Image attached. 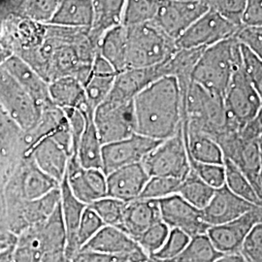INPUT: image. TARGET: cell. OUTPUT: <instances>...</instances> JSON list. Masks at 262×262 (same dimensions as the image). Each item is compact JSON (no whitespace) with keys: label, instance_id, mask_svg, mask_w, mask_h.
I'll return each mask as SVG.
<instances>
[{"label":"cell","instance_id":"cell-27","mask_svg":"<svg viewBox=\"0 0 262 262\" xmlns=\"http://www.w3.org/2000/svg\"><path fill=\"white\" fill-rule=\"evenodd\" d=\"M126 0H93L94 24L90 29V35L97 44L104 33L122 25V13Z\"/></svg>","mask_w":262,"mask_h":262},{"label":"cell","instance_id":"cell-1","mask_svg":"<svg viewBox=\"0 0 262 262\" xmlns=\"http://www.w3.org/2000/svg\"><path fill=\"white\" fill-rule=\"evenodd\" d=\"M135 133L154 140L174 136L183 125V97L175 77H162L133 99Z\"/></svg>","mask_w":262,"mask_h":262},{"label":"cell","instance_id":"cell-3","mask_svg":"<svg viewBox=\"0 0 262 262\" xmlns=\"http://www.w3.org/2000/svg\"><path fill=\"white\" fill-rule=\"evenodd\" d=\"M241 64L239 44L230 38L202 51L191 81L212 94L224 97L236 68Z\"/></svg>","mask_w":262,"mask_h":262},{"label":"cell","instance_id":"cell-25","mask_svg":"<svg viewBox=\"0 0 262 262\" xmlns=\"http://www.w3.org/2000/svg\"><path fill=\"white\" fill-rule=\"evenodd\" d=\"M9 75L23 88V90L42 108H47L53 103L50 100L48 83L27 63L17 57L7 61Z\"/></svg>","mask_w":262,"mask_h":262},{"label":"cell","instance_id":"cell-5","mask_svg":"<svg viewBox=\"0 0 262 262\" xmlns=\"http://www.w3.org/2000/svg\"><path fill=\"white\" fill-rule=\"evenodd\" d=\"M125 70L160 64L178 49L175 40L166 35L152 21L125 27Z\"/></svg>","mask_w":262,"mask_h":262},{"label":"cell","instance_id":"cell-46","mask_svg":"<svg viewBox=\"0 0 262 262\" xmlns=\"http://www.w3.org/2000/svg\"><path fill=\"white\" fill-rule=\"evenodd\" d=\"M188 158V157H187ZM190 169L199 178L214 188H219L225 185V168L223 165L208 164L188 159Z\"/></svg>","mask_w":262,"mask_h":262},{"label":"cell","instance_id":"cell-48","mask_svg":"<svg viewBox=\"0 0 262 262\" xmlns=\"http://www.w3.org/2000/svg\"><path fill=\"white\" fill-rule=\"evenodd\" d=\"M233 38L239 45L250 49L262 57V28L260 26L241 25Z\"/></svg>","mask_w":262,"mask_h":262},{"label":"cell","instance_id":"cell-29","mask_svg":"<svg viewBox=\"0 0 262 262\" xmlns=\"http://www.w3.org/2000/svg\"><path fill=\"white\" fill-rule=\"evenodd\" d=\"M126 29L122 25L107 30L97 43V52L117 73L125 70Z\"/></svg>","mask_w":262,"mask_h":262},{"label":"cell","instance_id":"cell-31","mask_svg":"<svg viewBox=\"0 0 262 262\" xmlns=\"http://www.w3.org/2000/svg\"><path fill=\"white\" fill-rule=\"evenodd\" d=\"M222 255L207 234H200L191 237L178 256L164 262H215Z\"/></svg>","mask_w":262,"mask_h":262},{"label":"cell","instance_id":"cell-44","mask_svg":"<svg viewBox=\"0 0 262 262\" xmlns=\"http://www.w3.org/2000/svg\"><path fill=\"white\" fill-rule=\"evenodd\" d=\"M208 10L215 12L235 24L242 25L246 0H202Z\"/></svg>","mask_w":262,"mask_h":262},{"label":"cell","instance_id":"cell-24","mask_svg":"<svg viewBox=\"0 0 262 262\" xmlns=\"http://www.w3.org/2000/svg\"><path fill=\"white\" fill-rule=\"evenodd\" d=\"M94 18L93 0H59L49 25L62 28L91 29Z\"/></svg>","mask_w":262,"mask_h":262},{"label":"cell","instance_id":"cell-39","mask_svg":"<svg viewBox=\"0 0 262 262\" xmlns=\"http://www.w3.org/2000/svg\"><path fill=\"white\" fill-rule=\"evenodd\" d=\"M189 240L190 237L183 231L171 228L162 247L157 253L150 255V259L157 261H170L183 252Z\"/></svg>","mask_w":262,"mask_h":262},{"label":"cell","instance_id":"cell-21","mask_svg":"<svg viewBox=\"0 0 262 262\" xmlns=\"http://www.w3.org/2000/svg\"><path fill=\"white\" fill-rule=\"evenodd\" d=\"M59 192H60L59 206H60V212H61V216H62L66 233L64 253H66V258L68 260H71L76 253L80 251L77 244V231H78L81 216L83 215V212L86 205L82 203L81 201H79L73 195V193L71 192L70 188L67 185L66 177L59 184Z\"/></svg>","mask_w":262,"mask_h":262},{"label":"cell","instance_id":"cell-10","mask_svg":"<svg viewBox=\"0 0 262 262\" xmlns=\"http://www.w3.org/2000/svg\"><path fill=\"white\" fill-rule=\"evenodd\" d=\"M207 10L202 0H159L152 23L176 41Z\"/></svg>","mask_w":262,"mask_h":262},{"label":"cell","instance_id":"cell-12","mask_svg":"<svg viewBox=\"0 0 262 262\" xmlns=\"http://www.w3.org/2000/svg\"><path fill=\"white\" fill-rule=\"evenodd\" d=\"M161 222L169 228H176L190 238L206 234L209 226L205 224L202 210L187 202L177 193L158 200Z\"/></svg>","mask_w":262,"mask_h":262},{"label":"cell","instance_id":"cell-11","mask_svg":"<svg viewBox=\"0 0 262 262\" xmlns=\"http://www.w3.org/2000/svg\"><path fill=\"white\" fill-rule=\"evenodd\" d=\"M161 141L154 140L140 134L102 146V172L106 175L117 169L141 163Z\"/></svg>","mask_w":262,"mask_h":262},{"label":"cell","instance_id":"cell-17","mask_svg":"<svg viewBox=\"0 0 262 262\" xmlns=\"http://www.w3.org/2000/svg\"><path fill=\"white\" fill-rule=\"evenodd\" d=\"M255 206L231 192L227 187L215 188L214 195L202 209V216L209 227L224 225L250 212Z\"/></svg>","mask_w":262,"mask_h":262},{"label":"cell","instance_id":"cell-18","mask_svg":"<svg viewBox=\"0 0 262 262\" xmlns=\"http://www.w3.org/2000/svg\"><path fill=\"white\" fill-rule=\"evenodd\" d=\"M150 176L142 163L117 169L106 175V196L125 203L137 199Z\"/></svg>","mask_w":262,"mask_h":262},{"label":"cell","instance_id":"cell-13","mask_svg":"<svg viewBox=\"0 0 262 262\" xmlns=\"http://www.w3.org/2000/svg\"><path fill=\"white\" fill-rule=\"evenodd\" d=\"M261 222L262 207H255L229 223L210 226L206 234L220 253H237L240 252L245 238L253 226Z\"/></svg>","mask_w":262,"mask_h":262},{"label":"cell","instance_id":"cell-32","mask_svg":"<svg viewBox=\"0 0 262 262\" xmlns=\"http://www.w3.org/2000/svg\"><path fill=\"white\" fill-rule=\"evenodd\" d=\"M224 168L225 185L227 188L237 196L243 198L244 200L255 206L262 207V198L257 195L256 191L242 171L232 161L227 159H224Z\"/></svg>","mask_w":262,"mask_h":262},{"label":"cell","instance_id":"cell-22","mask_svg":"<svg viewBox=\"0 0 262 262\" xmlns=\"http://www.w3.org/2000/svg\"><path fill=\"white\" fill-rule=\"evenodd\" d=\"M80 251L128 254L143 251L135 240L117 227L105 225Z\"/></svg>","mask_w":262,"mask_h":262},{"label":"cell","instance_id":"cell-28","mask_svg":"<svg viewBox=\"0 0 262 262\" xmlns=\"http://www.w3.org/2000/svg\"><path fill=\"white\" fill-rule=\"evenodd\" d=\"M94 114L86 117L84 132L80 138L75 156L80 165L86 169L102 168V144L94 126Z\"/></svg>","mask_w":262,"mask_h":262},{"label":"cell","instance_id":"cell-33","mask_svg":"<svg viewBox=\"0 0 262 262\" xmlns=\"http://www.w3.org/2000/svg\"><path fill=\"white\" fill-rule=\"evenodd\" d=\"M159 4V0H126L122 13V26L134 27L154 21Z\"/></svg>","mask_w":262,"mask_h":262},{"label":"cell","instance_id":"cell-9","mask_svg":"<svg viewBox=\"0 0 262 262\" xmlns=\"http://www.w3.org/2000/svg\"><path fill=\"white\" fill-rule=\"evenodd\" d=\"M93 120L102 145L125 139L135 133L133 101L127 103L103 101L95 108Z\"/></svg>","mask_w":262,"mask_h":262},{"label":"cell","instance_id":"cell-14","mask_svg":"<svg viewBox=\"0 0 262 262\" xmlns=\"http://www.w3.org/2000/svg\"><path fill=\"white\" fill-rule=\"evenodd\" d=\"M64 177L73 195L86 206L106 196V176L102 170L82 167L74 155L69 158Z\"/></svg>","mask_w":262,"mask_h":262},{"label":"cell","instance_id":"cell-50","mask_svg":"<svg viewBox=\"0 0 262 262\" xmlns=\"http://www.w3.org/2000/svg\"><path fill=\"white\" fill-rule=\"evenodd\" d=\"M262 0H246L242 25L262 26Z\"/></svg>","mask_w":262,"mask_h":262},{"label":"cell","instance_id":"cell-15","mask_svg":"<svg viewBox=\"0 0 262 262\" xmlns=\"http://www.w3.org/2000/svg\"><path fill=\"white\" fill-rule=\"evenodd\" d=\"M0 84L2 96L13 118L28 129L38 125L45 108L38 105L9 74L1 76Z\"/></svg>","mask_w":262,"mask_h":262},{"label":"cell","instance_id":"cell-34","mask_svg":"<svg viewBox=\"0 0 262 262\" xmlns=\"http://www.w3.org/2000/svg\"><path fill=\"white\" fill-rule=\"evenodd\" d=\"M43 253L36 228L31 225L14 244L12 262H39Z\"/></svg>","mask_w":262,"mask_h":262},{"label":"cell","instance_id":"cell-55","mask_svg":"<svg viewBox=\"0 0 262 262\" xmlns=\"http://www.w3.org/2000/svg\"><path fill=\"white\" fill-rule=\"evenodd\" d=\"M148 262H164V261H157V260H152V259H149Z\"/></svg>","mask_w":262,"mask_h":262},{"label":"cell","instance_id":"cell-4","mask_svg":"<svg viewBox=\"0 0 262 262\" xmlns=\"http://www.w3.org/2000/svg\"><path fill=\"white\" fill-rule=\"evenodd\" d=\"M183 97V123L187 131L202 133L214 140L227 128L224 97L193 83Z\"/></svg>","mask_w":262,"mask_h":262},{"label":"cell","instance_id":"cell-8","mask_svg":"<svg viewBox=\"0 0 262 262\" xmlns=\"http://www.w3.org/2000/svg\"><path fill=\"white\" fill-rule=\"evenodd\" d=\"M241 25L207 10L175 41L178 49H206L233 38Z\"/></svg>","mask_w":262,"mask_h":262},{"label":"cell","instance_id":"cell-42","mask_svg":"<svg viewBox=\"0 0 262 262\" xmlns=\"http://www.w3.org/2000/svg\"><path fill=\"white\" fill-rule=\"evenodd\" d=\"M149 256L143 251L128 254H110L90 251H79L71 262H148Z\"/></svg>","mask_w":262,"mask_h":262},{"label":"cell","instance_id":"cell-51","mask_svg":"<svg viewBox=\"0 0 262 262\" xmlns=\"http://www.w3.org/2000/svg\"><path fill=\"white\" fill-rule=\"evenodd\" d=\"M66 258L64 252H54V253H45L41 256L39 262H69Z\"/></svg>","mask_w":262,"mask_h":262},{"label":"cell","instance_id":"cell-45","mask_svg":"<svg viewBox=\"0 0 262 262\" xmlns=\"http://www.w3.org/2000/svg\"><path fill=\"white\" fill-rule=\"evenodd\" d=\"M103 226H105L103 222L94 210L89 206L85 207L77 231V244L79 250H81L84 244L88 243Z\"/></svg>","mask_w":262,"mask_h":262},{"label":"cell","instance_id":"cell-16","mask_svg":"<svg viewBox=\"0 0 262 262\" xmlns=\"http://www.w3.org/2000/svg\"><path fill=\"white\" fill-rule=\"evenodd\" d=\"M165 77L162 63L149 68L128 69L116 75L111 92L104 101L111 103H127L159 78Z\"/></svg>","mask_w":262,"mask_h":262},{"label":"cell","instance_id":"cell-36","mask_svg":"<svg viewBox=\"0 0 262 262\" xmlns=\"http://www.w3.org/2000/svg\"><path fill=\"white\" fill-rule=\"evenodd\" d=\"M59 187V184L42 172L33 163L29 168L24 182V190L26 197L31 200H35L46 195L50 191Z\"/></svg>","mask_w":262,"mask_h":262},{"label":"cell","instance_id":"cell-53","mask_svg":"<svg viewBox=\"0 0 262 262\" xmlns=\"http://www.w3.org/2000/svg\"><path fill=\"white\" fill-rule=\"evenodd\" d=\"M14 245L6 248L0 252V262H12V253H13Z\"/></svg>","mask_w":262,"mask_h":262},{"label":"cell","instance_id":"cell-30","mask_svg":"<svg viewBox=\"0 0 262 262\" xmlns=\"http://www.w3.org/2000/svg\"><path fill=\"white\" fill-rule=\"evenodd\" d=\"M215 188L209 186L190 169L187 176L181 181L177 194L184 198L189 204L202 210L206 207Z\"/></svg>","mask_w":262,"mask_h":262},{"label":"cell","instance_id":"cell-47","mask_svg":"<svg viewBox=\"0 0 262 262\" xmlns=\"http://www.w3.org/2000/svg\"><path fill=\"white\" fill-rule=\"evenodd\" d=\"M239 253L247 262H262V225H254L245 238Z\"/></svg>","mask_w":262,"mask_h":262},{"label":"cell","instance_id":"cell-19","mask_svg":"<svg viewBox=\"0 0 262 262\" xmlns=\"http://www.w3.org/2000/svg\"><path fill=\"white\" fill-rule=\"evenodd\" d=\"M32 155L38 168L60 184L66 176L71 154L53 137L52 133L37 141Z\"/></svg>","mask_w":262,"mask_h":262},{"label":"cell","instance_id":"cell-2","mask_svg":"<svg viewBox=\"0 0 262 262\" xmlns=\"http://www.w3.org/2000/svg\"><path fill=\"white\" fill-rule=\"evenodd\" d=\"M262 112L241 130H226L215 142L224 158L232 161L249 180L257 195L262 198Z\"/></svg>","mask_w":262,"mask_h":262},{"label":"cell","instance_id":"cell-26","mask_svg":"<svg viewBox=\"0 0 262 262\" xmlns=\"http://www.w3.org/2000/svg\"><path fill=\"white\" fill-rule=\"evenodd\" d=\"M183 134L188 159L208 164H224L223 151L213 138L202 133L187 131L184 123Z\"/></svg>","mask_w":262,"mask_h":262},{"label":"cell","instance_id":"cell-23","mask_svg":"<svg viewBox=\"0 0 262 262\" xmlns=\"http://www.w3.org/2000/svg\"><path fill=\"white\" fill-rule=\"evenodd\" d=\"M50 100L57 108L79 109L83 112H94L88 105L84 85L77 79L66 76L48 84Z\"/></svg>","mask_w":262,"mask_h":262},{"label":"cell","instance_id":"cell-43","mask_svg":"<svg viewBox=\"0 0 262 262\" xmlns=\"http://www.w3.org/2000/svg\"><path fill=\"white\" fill-rule=\"evenodd\" d=\"M241 67L249 81L262 95V57L248 48L239 45Z\"/></svg>","mask_w":262,"mask_h":262},{"label":"cell","instance_id":"cell-37","mask_svg":"<svg viewBox=\"0 0 262 262\" xmlns=\"http://www.w3.org/2000/svg\"><path fill=\"white\" fill-rule=\"evenodd\" d=\"M94 210L104 225L119 228L122 225V217L126 203L112 197L105 196L88 205Z\"/></svg>","mask_w":262,"mask_h":262},{"label":"cell","instance_id":"cell-56","mask_svg":"<svg viewBox=\"0 0 262 262\" xmlns=\"http://www.w3.org/2000/svg\"><path fill=\"white\" fill-rule=\"evenodd\" d=\"M69 262H71V261H69Z\"/></svg>","mask_w":262,"mask_h":262},{"label":"cell","instance_id":"cell-38","mask_svg":"<svg viewBox=\"0 0 262 262\" xmlns=\"http://www.w3.org/2000/svg\"><path fill=\"white\" fill-rule=\"evenodd\" d=\"M60 192L59 187L50 191L46 195L35 200H31L28 208V217L31 225H37L45 222L59 203Z\"/></svg>","mask_w":262,"mask_h":262},{"label":"cell","instance_id":"cell-6","mask_svg":"<svg viewBox=\"0 0 262 262\" xmlns=\"http://www.w3.org/2000/svg\"><path fill=\"white\" fill-rule=\"evenodd\" d=\"M227 128L241 130L261 113V94L245 75L241 64L236 68L224 95Z\"/></svg>","mask_w":262,"mask_h":262},{"label":"cell","instance_id":"cell-49","mask_svg":"<svg viewBox=\"0 0 262 262\" xmlns=\"http://www.w3.org/2000/svg\"><path fill=\"white\" fill-rule=\"evenodd\" d=\"M59 0H29L28 15L32 19L49 24L53 18Z\"/></svg>","mask_w":262,"mask_h":262},{"label":"cell","instance_id":"cell-40","mask_svg":"<svg viewBox=\"0 0 262 262\" xmlns=\"http://www.w3.org/2000/svg\"><path fill=\"white\" fill-rule=\"evenodd\" d=\"M181 180L168 177H150L137 199L159 200L177 193Z\"/></svg>","mask_w":262,"mask_h":262},{"label":"cell","instance_id":"cell-20","mask_svg":"<svg viewBox=\"0 0 262 262\" xmlns=\"http://www.w3.org/2000/svg\"><path fill=\"white\" fill-rule=\"evenodd\" d=\"M161 222L158 200L135 199L126 203L120 230L137 240L151 225Z\"/></svg>","mask_w":262,"mask_h":262},{"label":"cell","instance_id":"cell-35","mask_svg":"<svg viewBox=\"0 0 262 262\" xmlns=\"http://www.w3.org/2000/svg\"><path fill=\"white\" fill-rule=\"evenodd\" d=\"M116 75L117 73H91L84 84V90L88 105L94 112L111 92Z\"/></svg>","mask_w":262,"mask_h":262},{"label":"cell","instance_id":"cell-41","mask_svg":"<svg viewBox=\"0 0 262 262\" xmlns=\"http://www.w3.org/2000/svg\"><path fill=\"white\" fill-rule=\"evenodd\" d=\"M169 230L170 228L167 225L162 222H159L144 231L136 242L150 258V255L157 253L162 247L168 236Z\"/></svg>","mask_w":262,"mask_h":262},{"label":"cell","instance_id":"cell-54","mask_svg":"<svg viewBox=\"0 0 262 262\" xmlns=\"http://www.w3.org/2000/svg\"><path fill=\"white\" fill-rule=\"evenodd\" d=\"M15 242H10L9 240H3V239H0V252L5 250L6 248H8L10 246L14 245Z\"/></svg>","mask_w":262,"mask_h":262},{"label":"cell","instance_id":"cell-7","mask_svg":"<svg viewBox=\"0 0 262 262\" xmlns=\"http://www.w3.org/2000/svg\"><path fill=\"white\" fill-rule=\"evenodd\" d=\"M150 177L183 180L190 171L182 128L172 137L161 141L141 162Z\"/></svg>","mask_w":262,"mask_h":262},{"label":"cell","instance_id":"cell-52","mask_svg":"<svg viewBox=\"0 0 262 262\" xmlns=\"http://www.w3.org/2000/svg\"><path fill=\"white\" fill-rule=\"evenodd\" d=\"M215 262H247L239 253L223 254Z\"/></svg>","mask_w":262,"mask_h":262}]
</instances>
